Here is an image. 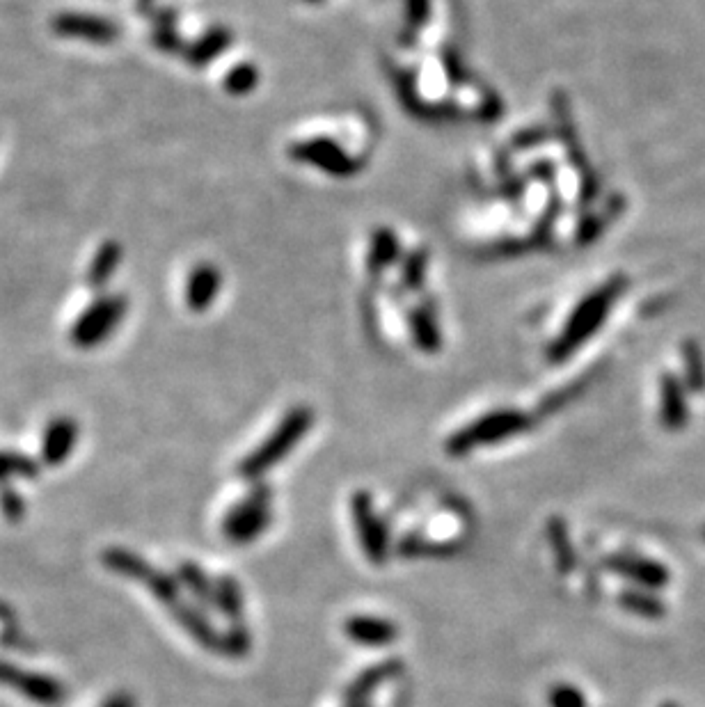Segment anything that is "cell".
Instances as JSON below:
<instances>
[{"label":"cell","mask_w":705,"mask_h":707,"mask_svg":"<svg viewBox=\"0 0 705 707\" xmlns=\"http://www.w3.org/2000/svg\"><path fill=\"white\" fill-rule=\"evenodd\" d=\"M623 280L616 277V280L607 282L605 287H600L596 293L586 296L577 309L570 316L564 332H561L559 339L552 341V346L548 348V360L550 362H564L573 355L577 348L584 346L586 339H591L596 335L602 321L607 319L609 307L614 305V300L621 296Z\"/></svg>","instance_id":"cell-2"},{"label":"cell","mask_w":705,"mask_h":707,"mask_svg":"<svg viewBox=\"0 0 705 707\" xmlns=\"http://www.w3.org/2000/svg\"><path fill=\"white\" fill-rule=\"evenodd\" d=\"M252 650V632L250 627L241 623H229L227 630L223 632V650H220V655L232 657V659H241Z\"/></svg>","instance_id":"cell-29"},{"label":"cell","mask_w":705,"mask_h":707,"mask_svg":"<svg viewBox=\"0 0 705 707\" xmlns=\"http://www.w3.org/2000/svg\"><path fill=\"white\" fill-rule=\"evenodd\" d=\"M689 408L685 387L676 376H664L660 385V421L669 431H680L687 426Z\"/></svg>","instance_id":"cell-17"},{"label":"cell","mask_w":705,"mask_h":707,"mask_svg":"<svg viewBox=\"0 0 705 707\" xmlns=\"http://www.w3.org/2000/svg\"><path fill=\"white\" fill-rule=\"evenodd\" d=\"M346 707H369L367 703H364V705H346Z\"/></svg>","instance_id":"cell-38"},{"label":"cell","mask_w":705,"mask_h":707,"mask_svg":"<svg viewBox=\"0 0 705 707\" xmlns=\"http://www.w3.org/2000/svg\"><path fill=\"white\" fill-rule=\"evenodd\" d=\"M687 362V387L694 389V392H703L705 389V364L701 353L696 348H687L685 353Z\"/></svg>","instance_id":"cell-33"},{"label":"cell","mask_w":705,"mask_h":707,"mask_svg":"<svg viewBox=\"0 0 705 707\" xmlns=\"http://www.w3.org/2000/svg\"><path fill=\"white\" fill-rule=\"evenodd\" d=\"M234 37L232 30H227L223 26H213L209 28L207 33L200 35L195 39V42H190L184 51V60L188 62L190 67L202 69L211 65L213 60H218L220 55H223L229 46H232Z\"/></svg>","instance_id":"cell-16"},{"label":"cell","mask_w":705,"mask_h":707,"mask_svg":"<svg viewBox=\"0 0 705 707\" xmlns=\"http://www.w3.org/2000/svg\"><path fill=\"white\" fill-rule=\"evenodd\" d=\"M351 518L355 534L360 538V547L374 566H383L390 556V538H387L385 522L376 513L374 499L367 490L353 492L351 497Z\"/></svg>","instance_id":"cell-6"},{"label":"cell","mask_w":705,"mask_h":707,"mask_svg":"<svg viewBox=\"0 0 705 707\" xmlns=\"http://www.w3.org/2000/svg\"><path fill=\"white\" fill-rule=\"evenodd\" d=\"M220 284H223V277H220V270L216 266L197 264L190 270L186 280V305L193 309V312H207L213 305V300L218 298Z\"/></svg>","instance_id":"cell-15"},{"label":"cell","mask_w":705,"mask_h":707,"mask_svg":"<svg viewBox=\"0 0 705 707\" xmlns=\"http://www.w3.org/2000/svg\"><path fill=\"white\" fill-rule=\"evenodd\" d=\"M408 5V21L413 23V26H422L429 17L431 10V0H406Z\"/></svg>","instance_id":"cell-35"},{"label":"cell","mask_w":705,"mask_h":707,"mask_svg":"<svg viewBox=\"0 0 705 707\" xmlns=\"http://www.w3.org/2000/svg\"><path fill=\"white\" fill-rule=\"evenodd\" d=\"M532 426V419H529L525 412L520 410H493L488 415H483L479 419H474L472 424L463 426L461 431H456L447 440L445 449L451 456H465L470 451L479 447H490V444L504 442L513 438V435L525 433L527 428Z\"/></svg>","instance_id":"cell-3"},{"label":"cell","mask_w":705,"mask_h":707,"mask_svg":"<svg viewBox=\"0 0 705 707\" xmlns=\"http://www.w3.org/2000/svg\"><path fill=\"white\" fill-rule=\"evenodd\" d=\"M289 156L307 165H314V168L332 174V177H353L360 170V163L353 161L342 147L328 138L296 142V145H291Z\"/></svg>","instance_id":"cell-9"},{"label":"cell","mask_w":705,"mask_h":707,"mask_svg":"<svg viewBox=\"0 0 705 707\" xmlns=\"http://www.w3.org/2000/svg\"><path fill=\"white\" fill-rule=\"evenodd\" d=\"M177 579L184 589L200 602L202 607H213V598H216V579H211L200 563L195 561H181L177 566Z\"/></svg>","instance_id":"cell-21"},{"label":"cell","mask_w":705,"mask_h":707,"mask_svg":"<svg viewBox=\"0 0 705 707\" xmlns=\"http://www.w3.org/2000/svg\"><path fill=\"white\" fill-rule=\"evenodd\" d=\"M602 566H605L609 573H616L619 577L628 579V582L641 586V589H651V591L662 589V586H667L671 579L669 568L664 566V563L632 552L609 554L602 559Z\"/></svg>","instance_id":"cell-10"},{"label":"cell","mask_w":705,"mask_h":707,"mask_svg":"<svg viewBox=\"0 0 705 707\" xmlns=\"http://www.w3.org/2000/svg\"><path fill=\"white\" fill-rule=\"evenodd\" d=\"M78 421L69 415H58L49 421V426L44 428L42 447H39V458L46 467H58L67 463V458L74 451L78 442Z\"/></svg>","instance_id":"cell-11"},{"label":"cell","mask_w":705,"mask_h":707,"mask_svg":"<svg viewBox=\"0 0 705 707\" xmlns=\"http://www.w3.org/2000/svg\"><path fill=\"white\" fill-rule=\"evenodd\" d=\"M545 536H548L550 550L554 554V561H557V570L561 575L573 573L577 566V552L573 547V540H570V531L564 518L554 515L548 520V527H545Z\"/></svg>","instance_id":"cell-19"},{"label":"cell","mask_w":705,"mask_h":707,"mask_svg":"<svg viewBox=\"0 0 705 707\" xmlns=\"http://www.w3.org/2000/svg\"><path fill=\"white\" fill-rule=\"evenodd\" d=\"M126 309H129V300L122 293H106V296L94 298L81 314L76 316V321L71 323L69 339L71 344L81 351H90L104 344V341L120 328Z\"/></svg>","instance_id":"cell-5"},{"label":"cell","mask_w":705,"mask_h":707,"mask_svg":"<svg viewBox=\"0 0 705 707\" xmlns=\"http://www.w3.org/2000/svg\"><path fill=\"white\" fill-rule=\"evenodd\" d=\"M124 257L122 245L117 241H106L104 245H99V250L94 252V257L87 266V284L92 289H104L106 284L113 280L115 270L120 268Z\"/></svg>","instance_id":"cell-18"},{"label":"cell","mask_w":705,"mask_h":707,"mask_svg":"<svg viewBox=\"0 0 705 707\" xmlns=\"http://www.w3.org/2000/svg\"><path fill=\"white\" fill-rule=\"evenodd\" d=\"M257 83H259V71L255 65H250V62H239V65H234L227 71L223 81L225 90L229 94H234V97L250 94L257 87Z\"/></svg>","instance_id":"cell-28"},{"label":"cell","mask_w":705,"mask_h":707,"mask_svg":"<svg viewBox=\"0 0 705 707\" xmlns=\"http://www.w3.org/2000/svg\"><path fill=\"white\" fill-rule=\"evenodd\" d=\"M154 3H156V0H138V7H140V12H149V10H152V7H154Z\"/></svg>","instance_id":"cell-37"},{"label":"cell","mask_w":705,"mask_h":707,"mask_svg":"<svg viewBox=\"0 0 705 707\" xmlns=\"http://www.w3.org/2000/svg\"><path fill=\"white\" fill-rule=\"evenodd\" d=\"M51 30L58 37L76 39V42H87L97 46L115 44L122 37L120 23L110 21L101 14L90 12H60L51 19Z\"/></svg>","instance_id":"cell-8"},{"label":"cell","mask_w":705,"mask_h":707,"mask_svg":"<svg viewBox=\"0 0 705 707\" xmlns=\"http://www.w3.org/2000/svg\"><path fill=\"white\" fill-rule=\"evenodd\" d=\"M403 662L401 659H385V662H378L369 669H364L358 678H353L348 682V687L344 689V701L346 705H364L369 701L371 694L390 682L396 675H401Z\"/></svg>","instance_id":"cell-13"},{"label":"cell","mask_w":705,"mask_h":707,"mask_svg":"<svg viewBox=\"0 0 705 707\" xmlns=\"http://www.w3.org/2000/svg\"><path fill=\"white\" fill-rule=\"evenodd\" d=\"M213 609H218L229 623H241L243 621V591L241 584L236 582L232 575H220L216 577V598H213Z\"/></svg>","instance_id":"cell-22"},{"label":"cell","mask_w":705,"mask_h":707,"mask_svg":"<svg viewBox=\"0 0 705 707\" xmlns=\"http://www.w3.org/2000/svg\"><path fill=\"white\" fill-rule=\"evenodd\" d=\"M344 634L358 646L385 648L399 637L396 623L380 616H348L344 623Z\"/></svg>","instance_id":"cell-14"},{"label":"cell","mask_w":705,"mask_h":707,"mask_svg":"<svg viewBox=\"0 0 705 707\" xmlns=\"http://www.w3.org/2000/svg\"><path fill=\"white\" fill-rule=\"evenodd\" d=\"M424 266H426V252H413V257L408 259L406 268H403V284L410 289L419 287L424 277Z\"/></svg>","instance_id":"cell-34"},{"label":"cell","mask_w":705,"mask_h":707,"mask_svg":"<svg viewBox=\"0 0 705 707\" xmlns=\"http://www.w3.org/2000/svg\"><path fill=\"white\" fill-rule=\"evenodd\" d=\"M616 600H619V605L625 611H630V614L641 618H648V621H655V618H662L667 614V605H664L651 589H641V586H635V589H623Z\"/></svg>","instance_id":"cell-23"},{"label":"cell","mask_w":705,"mask_h":707,"mask_svg":"<svg viewBox=\"0 0 705 707\" xmlns=\"http://www.w3.org/2000/svg\"><path fill=\"white\" fill-rule=\"evenodd\" d=\"M662 707H678V705H673V703H664Z\"/></svg>","instance_id":"cell-39"},{"label":"cell","mask_w":705,"mask_h":707,"mask_svg":"<svg viewBox=\"0 0 705 707\" xmlns=\"http://www.w3.org/2000/svg\"><path fill=\"white\" fill-rule=\"evenodd\" d=\"M101 563H104V568L110 570L113 575H120L138 584L142 582V577L147 575V570L152 568V563H149L145 556L126 550V547H108V550L101 554Z\"/></svg>","instance_id":"cell-20"},{"label":"cell","mask_w":705,"mask_h":707,"mask_svg":"<svg viewBox=\"0 0 705 707\" xmlns=\"http://www.w3.org/2000/svg\"><path fill=\"white\" fill-rule=\"evenodd\" d=\"M410 325H413V337L415 344L422 348L424 353H438L442 337L438 330V323H435V314L431 307L419 305L410 314Z\"/></svg>","instance_id":"cell-25"},{"label":"cell","mask_w":705,"mask_h":707,"mask_svg":"<svg viewBox=\"0 0 705 707\" xmlns=\"http://www.w3.org/2000/svg\"><path fill=\"white\" fill-rule=\"evenodd\" d=\"M39 474V463L35 458L19 451H0V486L12 479L33 481Z\"/></svg>","instance_id":"cell-26"},{"label":"cell","mask_w":705,"mask_h":707,"mask_svg":"<svg viewBox=\"0 0 705 707\" xmlns=\"http://www.w3.org/2000/svg\"><path fill=\"white\" fill-rule=\"evenodd\" d=\"M273 522V488L266 481H257L248 495L241 497L225 513L223 536L234 545H248L257 540Z\"/></svg>","instance_id":"cell-4"},{"label":"cell","mask_w":705,"mask_h":707,"mask_svg":"<svg viewBox=\"0 0 705 707\" xmlns=\"http://www.w3.org/2000/svg\"><path fill=\"white\" fill-rule=\"evenodd\" d=\"M142 586L154 595L156 602H161V605L165 609H172V607H177L181 600H184V595H181V584H179V579L177 575H170V573H165V570L161 568H156L152 566L147 570V575L142 577Z\"/></svg>","instance_id":"cell-24"},{"label":"cell","mask_w":705,"mask_h":707,"mask_svg":"<svg viewBox=\"0 0 705 707\" xmlns=\"http://www.w3.org/2000/svg\"><path fill=\"white\" fill-rule=\"evenodd\" d=\"M399 252V243L390 229H378L376 236L371 238V252H369V270L371 275H380V270L390 266Z\"/></svg>","instance_id":"cell-27"},{"label":"cell","mask_w":705,"mask_h":707,"mask_svg":"<svg viewBox=\"0 0 705 707\" xmlns=\"http://www.w3.org/2000/svg\"><path fill=\"white\" fill-rule=\"evenodd\" d=\"M152 44L165 55H184L186 46L181 39L177 26H154L152 28Z\"/></svg>","instance_id":"cell-30"},{"label":"cell","mask_w":705,"mask_h":707,"mask_svg":"<svg viewBox=\"0 0 705 707\" xmlns=\"http://www.w3.org/2000/svg\"><path fill=\"white\" fill-rule=\"evenodd\" d=\"M0 685L19 691L30 703L42 707H58L65 703L67 698L65 685H62L60 680H55L53 675L21 669V666L3 662V659H0Z\"/></svg>","instance_id":"cell-7"},{"label":"cell","mask_w":705,"mask_h":707,"mask_svg":"<svg viewBox=\"0 0 705 707\" xmlns=\"http://www.w3.org/2000/svg\"><path fill=\"white\" fill-rule=\"evenodd\" d=\"M101 707H136V698L129 691H117V694L108 696Z\"/></svg>","instance_id":"cell-36"},{"label":"cell","mask_w":705,"mask_h":707,"mask_svg":"<svg viewBox=\"0 0 705 707\" xmlns=\"http://www.w3.org/2000/svg\"><path fill=\"white\" fill-rule=\"evenodd\" d=\"M314 424V412L307 408V405H298V408H291L287 415L282 417L280 424H277L268 438L257 444L255 449L245 456L236 472L243 481H264V476L273 470L275 465H280L284 458H287L293 449L298 447L303 438L307 435Z\"/></svg>","instance_id":"cell-1"},{"label":"cell","mask_w":705,"mask_h":707,"mask_svg":"<svg viewBox=\"0 0 705 707\" xmlns=\"http://www.w3.org/2000/svg\"><path fill=\"white\" fill-rule=\"evenodd\" d=\"M0 513H3L5 520L19 522L26 515V499H23L17 490L3 483L0 486Z\"/></svg>","instance_id":"cell-32"},{"label":"cell","mask_w":705,"mask_h":707,"mask_svg":"<svg viewBox=\"0 0 705 707\" xmlns=\"http://www.w3.org/2000/svg\"><path fill=\"white\" fill-rule=\"evenodd\" d=\"M170 616L174 618V623H177L181 630L197 643V646L220 655V650H223V632L209 621V616L204 614L202 607L181 600L177 607L170 609Z\"/></svg>","instance_id":"cell-12"},{"label":"cell","mask_w":705,"mask_h":707,"mask_svg":"<svg viewBox=\"0 0 705 707\" xmlns=\"http://www.w3.org/2000/svg\"><path fill=\"white\" fill-rule=\"evenodd\" d=\"M548 705L550 707H586V698H584L580 687L568 685V682H561V685L550 687Z\"/></svg>","instance_id":"cell-31"}]
</instances>
